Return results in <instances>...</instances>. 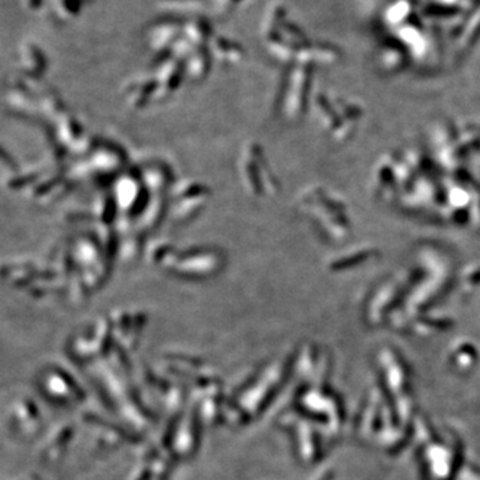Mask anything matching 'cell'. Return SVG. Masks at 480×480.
I'll return each mask as SVG.
<instances>
[{
  "label": "cell",
  "instance_id": "7a4b0ae2",
  "mask_svg": "<svg viewBox=\"0 0 480 480\" xmlns=\"http://www.w3.org/2000/svg\"><path fill=\"white\" fill-rule=\"evenodd\" d=\"M233 2H237V0H233Z\"/></svg>",
  "mask_w": 480,
  "mask_h": 480
},
{
  "label": "cell",
  "instance_id": "6da1fadb",
  "mask_svg": "<svg viewBox=\"0 0 480 480\" xmlns=\"http://www.w3.org/2000/svg\"><path fill=\"white\" fill-rule=\"evenodd\" d=\"M66 7L70 10V12H78L79 11V3L76 0H64Z\"/></svg>",
  "mask_w": 480,
  "mask_h": 480
}]
</instances>
